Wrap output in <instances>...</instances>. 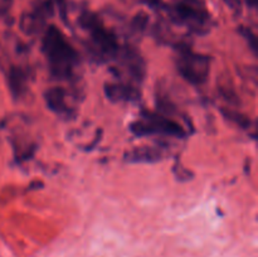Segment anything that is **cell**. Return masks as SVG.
Wrapping results in <instances>:
<instances>
[{
	"instance_id": "obj_1",
	"label": "cell",
	"mask_w": 258,
	"mask_h": 257,
	"mask_svg": "<svg viewBox=\"0 0 258 257\" xmlns=\"http://www.w3.org/2000/svg\"><path fill=\"white\" fill-rule=\"evenodd\" d=\"M42 50L47 57L52 75L58 80H67L73 75L78 62V54L67 38L55 25L45 29Z\"/></svg>"
},
{
	"instance_id": "obj_2",
	"label": "cell",
	"mask_w": 258,
	"mask_h": 257,
	"mask_svg": "<svg viewBox=\"0 0 258 257\" xmlns=\"http://www.w3.org/2000/svg\"><path fill=\"white\" fill-rule=\"evenodd\" d=\"M78 23L83 29L90 32L95 55H97L98 58H102V59L116 58L118 49H120L117 37L110 29L103 27L101 19L95 13H82L80 19H78Z\"/></svg>"
},
{
	"instance_id": "obj_3",
	"label": "cell",
	"mask_w": 258,
	"mask_h": 257,
	"mask_svg": "<svg viewBox=\"0 0 258 257\" xmlns=\"http://www.w3.org/2000/svg\"><path fill=\"white\" fill-rule=\"evenodd\" d=\"M176 70L179 75L191 85H203L208 80L211 58L208 55L191 52L190 48L186 45L178 47Z\"/></svg>"
},
{
	"instance_id": "obj_4",
	"label": "cell",
	"mask_w": 258,
	"mask_h": 257,
	"mask_svg": "<svg viewBox=\"0 0 258 257\" xmlns=\"http://www.w3.org/2000/svg\"><path fill=\"white\" fill-rule=\"evenodd\" d=\"M131 133L136 136L165 135L173 138H184L185 130L176 121L168 118L160 113L144 112L141 120L135 121L130 125Z\"/></svg>"
},
{
	"instance_id": "obj_5",
	"label": "cell",
	"mask_w": 258,
	"mask_h": 257,
	"mask_svg": "<svg viewBox=\"0 0 258 257\" xmlns=\"http://www.w3.org/2000/svg\"><path fill=\"white\" fill-rule=\"evenodd\" d=\"M169 17L176 24H183L197 33L206 32L211 15L198 0H183L169 8Z\"/></svg>"
},
{
	"instance_id": "obj_6",
	"label": "cell",
	"mask_w": 258,
	"mask_h": 257,
	"mask_svg": "<svg viewBox=\"0 0 258 257\" xmlns=\"http://www.w3.org/2000/svg\"><path fill=\"white\" fill-rule=\"evenodd\" d=\"M105 95L112 102H135L141 93L136 86L130 83H106Z\"/></svg>"
},
{
	"instance_id": "obj_7",
	"label": "cell",
	"mask_w": 258,
	"mask_h": 257,
	"mask_svg": "<svg viewBox=\"0 0 258 257\" xmlns=\"http://www.w3.org/2000/svg\"><path fill=\"white\" fill-rule=\"evenodd\" d=\"M116 58L121 60L123 66L128 70L130 75L135 80L141 81L145 76V62L143 60L141 55L131 47H123L118 49Z\"/></svg>"
},
{
	"instance_id": "obj_8",
	"label": "cell",
	"mask_w": 258,
	"mask_h": 257,
	"mask_svg": "<svg viewBox=\"0 0 258 257\" xmlns=\"http://www.w3.org/2000/svg\"><path fill=\"white\" fill-rule=\"evenodd\" d=\"M44 100L48 108L57 115H70L71 108L67 103V91L62 87L48 88L44 93Z\"/></svg>"
},
{
	"instance_id": "obj_9",
	"label": "cell",
	"mask_w": 258,
	"mask_h": 257,
	"mask_svg": "<svg viewBox=\"0 0 258 257\" xmlns=\"http://www.w3.org/2000/svg\"><path fill=\"white\" fill-rule=\"evenodd\" d=\"M163 151L153 146H139L125 154V160L128 163H156L163 159Z\"/></svg>"
},
{
	"instance_id": "obj_10",
	"label": "cell",
	"mask_w": 258,
	"mask_h": 257,
	"mask_svg": "<svg viewBox=\"0 0 258 257\" xmlns=\"http://www.w3.org/2000/svg\"><path fill=\"white\" fill-rule=\"evenodd\" d=\"M8 86L10 88L13 97L20 98L27 91L28 86V76L25 71H23L20 67L9 68L8 72Z\"/></svg>"
},
{
	"instance_id": "obj_11",
	"label": "cell",
	"mask_w": 258,
	"mask_h": 257,
	"mask_svg": "<svg viewBox=\"0 0 258 257\" xmlns=\"http://www.w3.org/2000/svg\"><path fill=\"white\" fill-rule=\"evenodd\" d=\"M45 19L35 12L24 13L20 18V29L25 34H35L44 27Z\"/></svg>"
},
{
	"instance_id": "obj_12",
	"label": "cell",
	"mask_w": 258,
	"mask_h": 257,
	"mask_svg": "<svg viewBox=\"0 0 258 257\" xmlns=\"http://www.w3.org/2000/svg\"><path fill=\"white\" fill-rule=\"evenodd\" d=\"M222 113L228 121L233 122L234 125L239 126L241 128H249L251 127V120L243 113L238 111L231 110V108H222Z\"/></svg>"
},
{
	"instance_id": "obj_13",
	"label": "cell",
	"mask_w": 258,
	"mask_h": 257,
	"mask_svg": "<svg viewBox=\"0 0 258 257\" xmlns=\"http://www.w3.org/2000/svg\"><path fill=\"white\" fill-rule=\"evenodd\" d=\"M149 15L144 12H139L131 20V29L135 33H144L148 28Z\"/></svg>"
},
{
	"instance_id": "obj_14",
	"label": "cell",
	"mask_w": 258,
	"mask_h": 257,
	"mask_svg": "<svg viewBox=\"0 0 258 257\" xmlns=\"http://www.w3.org/2000/svg\"><path fill=\"white\" fill-rule=\"evenodd\" d=\"M239 32H241V34L243 35L244 38H246V40H247V42H248L249 48H251V49L253 50V52L257 54L258 44H257L256 34H254V33L252 32V30L249 29V28H244V27H242L241 29H239Z\"/></svg>"
},
{
	"instance_id": "obj_15",
	"label": "cell",
	"mask_w": 258,
	"mask_h": 257,
	"mask_svg": "<svg viewBox=\"0 0 258 257\" xmlns=\"http://www.w3.org/2000/svg\"><path fill=\"white\" fill-rule=\"evenodd\" d=\"M174 171H175V175L179 180H190L191 176H193V174L188 169L184 168L183 165H180V164H176L174 166Z\"/></svg>"
},
{
	"instance_id": "obj_16",
	"label": "cell",
	"mask_w": 258,
	"mask_h": 257,
	"mask_svg": "<svg viewBox=\"0 0 258 257\" xmlns=\"http://www.w3.org/2000/svg\"><path fill=\"white\" fill-rule=\"evenodd\" d=\"M140 2L154 10H159L164 7L163 0H140Z\"/></svg>"
},
{
	"instance_id": "obj_17",
	"label": "cell",
	"mask_w": 258,
	"mask_h": 257,
	"mask_svg": "<svg viewBox=\"0 0 258 257\" xmlns=\"http://www.w3.org/2000/svg\"><path fill=\"white\" fill-rule=\"evenodd\" d=\"M223 2L226 3V4L228 5L232 10H233V12H236V13L241 12V7H242L241 0H223Z\"/></svg>"
},
{
	"instance_id": "obj_18",
	"label": "cell",
	"mask_w": 258,
	"mask_h": 257,
	"mask_svg": "<svg viewBox=\"0 0 258 257\" xmlns=\"http://www.w3.org/2000/svg\"><path fill=\"white\" fill-rule=\"evenodd\" d=\"M52 2H55L60 8V12H62V15H64V9H66V0H52Z\"/></svg>"
},
{
	"instance_id": "obj_19",
	"label": "cell",
	"mask_w": 258,
	"mask_h": 257,
	"mask_svg": "<svg viewBox=\"0 0 258 257\" xmlns=\"http://www.w3.org/2000/svg\"><path fill=\"white\" fill-rule=\"evenodd\" d=\"M247 4H248V7L251 8H254L256 7V0H246Z\"/></svg>"
}]
</instances>
